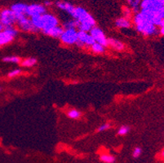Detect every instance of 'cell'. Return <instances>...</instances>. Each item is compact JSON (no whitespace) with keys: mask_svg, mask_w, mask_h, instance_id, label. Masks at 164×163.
Here are the masks:
<instances>
[{"mask_svg":"<svg viewBox=\"0 0 164 163\" xmlns=\"http://www.w3.org/2000/svg\"><path fill=\"white\" fill-rule=\"evenodd\" d=\"M73 19L77 20L79 22L78 29L79 31L83 32H90L93 27L96 26V21L95 19L88 13V12L82 7H75L73 14L71 15Z\"/></svg>","mask_w":164,"mask_h":163,"instance_id":"cell-1","label":"cell"},{"mask_svg":"<svg viewBox=\"0 0 164 163\" xmlns=\"http://www.w3.org/2000/svg\"><path fill=\"white\" fill-rule=\"evenodd\" d=\"M32 23L38 30L45 31L58 26V19L52 14L45 13L43 15L31 17Z\"/></svg>","mask_w":164,"mask_h":163,"instance_id":"cell-2","label":"cell"},{"mask_svg":"<svg viewBox=\"0 0 164 163\" xmlns=\"http://www.w3.org/2000/svg\"><path fill=\"white\" fill-rule=\"evenodd\" d=\"M17 34L18 31L13 26L3 29L2 30L0 31V46L8 44L17 36Z\"/></svg>","mask_w":164,"mask_h":163,"instance_id":"cell-3","label":"cell"},{"mask_svg":"<svg viewBox=\"0 0 164 163\" xmlns=\"http://www.w3.org/2000/svg\"><path fill=\"white\" fill-rule=\"evenodd\" d=\"M0 23L2 24L3 28L13 26L17 23V18L14 12L11 9H4L0 12Z\"/></svg>","mask_w":164,"mask_h":163,"instance_id":"cell-4","label":"cell"},{"mask_svg":"<svg viewBox=\"0 0 164 163\" xmlns=\"http://www.w3.org/2000/svg\"><path fill=\"white\" fill-rule=\"evenodd\" d=\"M136 30L141 33L142 34L146 36H152V35H156L158 34L157 26L153 25L149 21H146L141 25L136 26Z\"/></svg>","mask_w":164,"mask_h":163,"instance_id":"cell-5","label":"cell"},{"mask_svg":"<svg viewBox=\"0 0 164 163\" xmlns=\"http://www.w3.org/2000/svg\"><path fill=\"white\" fill-rule=\"evenodd\" d=\"M61 42L68 45L76 44L78 41V31L73 29L65 30L61 36Z\"/></svg>","mask_w":164,"mask_h":163,"instance_id":"cell-6","label":"cell"},{"mask_svg":"<svg viewBox=\"0 0 164 163\" xmlns=\"http://www.w3.org/2000/svg\"><path fill=\"white\" fill-rule=\"evenodd\" d=\"M90 34L95 39L96 42H98L105 47L108 46V38H106V34H104L103 30L95 26L90 31Z\"/></svg>","mask_w":164,"mask_h":163,"instance_id":"cell-7","label":"cell"},{"mask_svg":"<svg viewBox=\"0 0 164 163\" xmlns=\"http://www.w3.org/2000/svg\"><path fill=\"white\" fill-rule=\"evenodd\" d=\"M95 42H96L95 39L87 32H83V31L78 32V41L76 42L77 46L82 47L85 45H87V46L91 47V45H93Z\"/></svg>","mask_w":164,"mask_h":163,"instance_id":"cell-8","label":"cell"},{"mask_svg":"<svg viewBox=\"0 0 164 163\" xmlns=\"http://www.w3.org/2000/svg\"><path fill=\"white\" fill-rule=\"evenodd\" d=\"M46 7L44 5L41 4H30L27 6L26 9V16L34 17V16H41L46 13Z\"/></svg>","mask_w":164,"mask_h":163,"instance_id":"cell-9","label":"cell"},{"mask_svg":"<svg viewBox=\"0 0 164 163\" xmlns=\"http://www.w3.org/2000/svg\"><path fill=\"white\" fill-rule=\"evenodd\" d=\"M17 25L21 30L26 31V32H37L38 31L37 29L32 23L31 19L28 18L27 16H25L21 20L17 21Z\"/></svg>","mask_w":164,"mask_h":163,"instance_id":"cell-10","label":"cell"},{"mask_svg":"<svg viewBox=\"0 0 164 163\" xmlns=\"http://www.w3.org/2000/svg\"><path fill=\"white\" fill-rule=\"evenodd\" d=\"M56 7H58L59 9L62 10L64 12H66L69 14L72 15L73 14L74 11L75 9V7L73 5L70 3L68 2H66V1H59L56 3Z\"/></svg>","mask_w":164,"mask_h":163,"instance_id":"cell-11","label":"cell"},{"mask_svg":"<svg viewBox=\"0 0 164 163\" xmlns=\"http://www.w3.org/2000/svg\"><path fill=\"white\" fill-rule=\"evenodd\" d=\"M64 30L62 27L61 26H56L54 28L50 29V30H47L42 31V32L44 33L46 35H48L50 37L52 38H61V36L62 35L64 32Z\"/></svg>","mask_w":164,"mask_h":163,"instance_id":"cell-12","label":"cell"},{"mask_svg":"<svg viewBox=\"0 0 164 163\" xmlns=\"http://www.w3.org/2000/svg\"><path fill=\"white\" fill-rule=\"evenodd\" d=\"M108 46L112 47L113 49H114L115 51H123L125 48V46L123 44V42H122L121 41L113 38H108Z\"/></svg>","mask_w":164,"mask_h":163,"instance_id":"cell-13","label":"cell"},{"mask_svg":"<svg viewBox=\"0 0 164 163\" xmlns=\"http://www.w3.org/2000/svg\"><path fill=\"white\" fill-rule=\"evenodd\" d=\"M115 26L119 29H127L131 27V23L129 19L126 18V17L123 16V17L118 18L115 21Z\"/></svg>","mask_w":164,"mask_h":163,"instance_id":"cell-14","label":"cell"},{"mask_svg":"<svg viewBox=\"0 0 164 163\" xmlns=\"http://www.w3.org/2000/svg\"><path fill=\"white\" fill-rule=\"evenodd\" d=\"M79 22L75 20V19H72L70 21H66V23H64V28L65 30H69V29H73V30H76V28L78 27Z\"/></svg>","mask_w":164,"mask_h":163,"instance_id":"cell-15","label":"cell"},{"mask_svg":"<svg viewBox=\"0 0 164 163\" xmlns=\"http://www.w3.org/2000/svg\"><path fill=\"white\" fill-rule=\"evenodd\" d=\"M127 2L134 12L137 13L141 6V0H127Z\"/></svg>","mask_w":164,"mask_h":163,"instance_id":"cell-16","label":"cell"},{"mask_svg":"<svg viewBox=\"0 0 164 163\" xmlns=\"http://www.w3.org/2000/svg\"><path fill=\"white\" fill-rule=\"evenodd\" d=\"M91 51L96 54H101L105 51V47L98 43V42H95L93 45H91Z\"/></svg>","mask_w":164,"mask_h":163,"instance_id":"cell-17","label":"cell"},{"mask_svg":"<svg viewBox=\"0 0 164 163\" xmlns=\"http://www.w3.org/2000/svg\"><path fill=\"white\" fill-rule=\"evenodd\" d=\"M100 159L104 163H114L115 161V157L111 154H101Z\"/></svg>","mask_w":164,"mask_h":163,"instance_id":"cell-18","label":"cell"},{"mask_svg":"<svg viewBox=\"0 0 164 163\" xmlns=\"http://www.w3.org/2000/svg\"><path fill=\"white\" fill-rule=\"evenodd\" d=\"M37 63V60L35 58L30 57V58L25 59L22 62H21V65L24 67H32Z\"/></svg>","mask_w":164,"mask_h":163,"instance_id":"cell-19","label":"cell"},{"mask_svg":"<svg viewBox=\"0 0 164 163\" xmlns=\"http://www.w3.org/2000/svg\"><path fill=\"white\" fill-rule=\"evenodd\" d=\"M2 61L6 63L18 64L21 62V58H19L18 56H6L2 59Z\"/></svg>","mask_w":164,"mask_h":163,"instance_id":"cell-20","label":"cell"},{"mask_svg":"<svg viewBox=\"0 0 164 163\" xmlns=\"http://www.w3.org/2000/svg\"><path fill=\"white\" fill-rule=\"evenodd\" d=\"M68 117L72 119H78L81 116V113L78 110L76 109H71L68 112Z\"/></svg>","mask_w":164,"mask_h":163,"instance_id":"cell-21","label":"cell"},{"mask_svg":"<svg viewBox=\"0 0 164 163\" xmlns=\"http://www.w3.org/2000/svg\"><path fill=\"white\" fill-rule=\"evenodd\" d=\"M130 131V127L127 126H122L118 130V135H125Z\"/></svg>","mask_w":164,"mask_h":163,"instance_id":"cell-22","label":"cell"},{"mask_svg":"<svg viewBox=\"0 0 164 163\" xmlns=\"http://www.w3.org/2000/svg\"><path fill=\"white\" fill-rule=\"evenodd\" d=\"M141 153H142V149L140 147H136V148L134 149L133 152H132V156L135 158H137V157L141 156Z\"/></svg>","mask_w":164,"mask_h":163,"instance_id":"cell-23","label":"cell"},{"mask_svg":"<svg viewBox=\"0 0 164 163\" xmlns=\"http://www.w3.org/2000/svg\"><path fill=\"white\" fill-rule=\"evenodd\" d=\"M110 127H111V125H110V124L104 123L102 124V125H101V126L97 128V131H98V132H102V131H105V130L110 129Z\"/></svg>","mask_w":164,"mask_h":163,"instance_id":"cell-24","label":"cell"},{"mask_svg":"<svg viewBox=\"0 0 164 163\" xmlns=\"http://www.w3.org/2000/svg\"><path fill=\"white\" fill-rule=\"evenodd\" d=\"M21 74V70L20 69H17V70H12L11 72H9L8 74V77L9 78H14L17 77L18 75H20Z\"/></svg>","mask_w":164,"mask_h":163,"instance_id":"cell-25","label":"cell"},{"mask_svg":"<svg viewBox=\"0 0 164 163\" xmlns=\"http://www.w3.org/2000/svg\"><path fill=\"white\" fill-rule=\"evenodd\" d=\"M123 15H124V17L129 19L131 15V10L127 8V7H124L123 8Z\"/></svg>","mask_w":164,"mask_h":163,"instance_id":"cell-26","label":"cell"},{"mask_svg":"<svg viewBox=\"0 0 164 163\" xmlns=\"http://www.w3.org/2000/svg\"><path fill=\"white\" fill-rule=\"evenodd\" d=\"M50 5H52V2H50V1H45L44 6H50Z\"/></svg>","mask_w":164,"mask_h":163,"instance_id":"cell-27","label":"cell"},{"mask_svg":"<svg viewBox=\"0 0 164 163\" xmlns=\"http://www.w3.org/2000/svg\"><path fill=\"white\" fill-rule=\"evenodd\" d=\"M159 33L161 34L164 36V26L163 27H161V29H160V30H159Z\"/></svg>","mask_w":164,"mask_h":163,"instance_id":"cell-28","label":"cell"},{"mask_svg":"<svg viewBox=\"0 0 164 163\" xmlns=\"http://www.w3.org/2000/svg\"><path fill=\"white\" fill-rule=\"evenodd\" d=\"M159 26H160V27H163V26H164V17L162 19V21H161V22H160Z\"/></svg>","mask_w":164,"mask_h":163,"instance_id":"cell-29","label":"cell"},{"mask_svg":"<svg viewBox=\"0 0 164 163\" xmlns=\"http://www.w3.org/2000/svg\"><path fill=\"white\" fill-rule=\"evenodd\" d=\"M3 30V27H2V24L0 23V31H1V30Z\"/></svg>","mask_w":164,"mask_h":163,"instance_id":"cell-30","label":"cell"},{"mask_svg":"<svg viewBox=\"0 0 164 163\" xmlns=\"http://www.w3.org/2000/svg\"><path fill=\"white\" fill-rule=\"evenodd\" d=\"M162 157H164V150L162 152Z\"/></svg>","mask_w":164,"mask_h":163,"instance_id":"cell-31","label":"cell"},{"mask_svg":"<svg viewBox=\"0 0 164 163\" xmlns=\"http://www.w3.org/2000/svg\"><path fill=\"white\" fill-rule=\"evenodd\" d=\"M0 91H1V88H0Z\"/></svg>","mask_w":164,"mask_h":163,"instance_id":"cell-32","label":"cell"}]
</instances>
